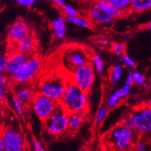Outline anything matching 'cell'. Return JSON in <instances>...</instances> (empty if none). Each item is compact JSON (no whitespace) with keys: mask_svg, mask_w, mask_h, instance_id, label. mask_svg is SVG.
<instances>
[{"mask_svg":"<svg viewBox=\"0 0 151 151\" xmlns=\"http://www.w3.org/2000/svg\"><path fill=\"white\" fill-rule=\"evenodd\" d=\"M60 104L68 113H86L88 109L87 93L70 81Z\"/></svg>","mask_w":151,"mask_h":151,"instance_id":"obj_1","label":"cell"},{"mask_svg":"<svg viewBox=\"0 0 151 151\" xmlns=\"http://www.w3.org/2000/svg\"><path fill=\"white\" fill-rule=\"evenodd\" d=\"M123 13L109 4L106 0H95L89 11L90 21L98 25H107L119 18Z\"/></svg>","mask_w":151,"mask_h":151,"instance_id":"obj_2","label":"cell"},{"mask_svg":"<svg viewBox=\"0 0 151 151\" xmlns=\"http://www.w3.org/2000/svg\"><path fill=\"white\" fill-rule=\"evenodd\" d=\"M42 63L40 57L31 56L28 61L10 77L11 83L15 85H28L33 81L42 70Z\"/></svg>","mask_w":151,"mask_h":151,"instance_id":"obj_3","label":"cell"},{"mask_svg":"<svg viewBox=\"0 0 151 151\" xmlns=\"http://www.w3.org/2000/svg\"><path fill=\"white\" fill-rule=\"evenodd\" d=\"M68 83L69 82H66L63 76H51L40 82L38 86L37 93L42 94L60 103L66 91Z\"/></svg>","mask_w":151,"mask_h":151,"instance_id":"obj_4","label":"cell"},{"mask_svg":"<svg viewBox=\"0 0 151 151\" xmlns=\"http://www.w3.org/2000/svg\"><path fill=\"white\" fill-rule=\"evenodd\" d=\"M68 116L69 113L60 104L56 111L44 121V127L46 132L53 136H60L66 133L70 130Z\"/></svg>","mask_w":151,"mask_h":151,"instance_id":"obj_5","label":"cell"},{"mask_svg":"<svg viewBox=\"0 0 151 151\" xmlns=\"http://www.w3.org/2000/svg\"><path fill=\"white\" fill-rule=\"evenodd\" d=\"M94 81L95 70L90 63L76 68L72 71L70 82L86 93H88L91 90Z\"/></svg>","mask_w":151,"mask_h":151,"instance_id":"obj_6","label":"cell"},{"mask_svg":"<svg viewBox=\"0 0 151 151\" xmlns=\"http://www.w3.org/2000/svg\"><path fill=\"white\" fill-rule=\"evenodd\" d=\"M31 106L35 115L44 122L56 111L60 106V103L36 93Z\"/></svg>","mask_w":151,"mask_h":151,"instance_id":"obj_7","label":"cell"},{"mask_svg":"<svg viewBox=\"0 0 151 151\" xmlns=\"http://www.w3.org/2000/svg\"><path fill=\"white\" fill-rule=\"evenodd\" d=\"M133 119L135 131L150 135L151 134V107L147 104L140 106L133 109L129 114Z\"/></svg>","mask_w":151,"mask_h":151,"instance_id":"obj_8","label":"cell"},{"mask_svg":"<svg viewBox=\"0 0 151 151\" xmlns=\"http://www.w3.org/2000/svg\"><path fill=\"white\" fill-rule=\"evenodd\" d=\"M134 132L123 124H120L110 131L109 138L119 150H127L133 145Z\"/></svg>","mask_w":151,"mask_h":151,"instance_id":"obj_9","label":"cell"},{"mask_svg":"<svg viewBox=\"0 0 151 151\" xmlns=\"http://www.w3.org/2000/svg\"><path fill=\"white\" fill-rule=\"evenodd\" d=\"M2 137L5 142V151H24V137L17 128L12 126H6Z\"/></svg>","mask_w":151,"mask_h":151,"instance_id":"obj_10","label":"cell"},{"mask_svg":"<svg viewBox=\"0 0 151 151\" xmlns=\"http://www.w3.org/2000/svg\"><path fill=\"white\" fill-rule=\"evenodd\" d=\"M63 65L66 68L71 70L90 63V56L82 48H70L65 51L63 55Z\"/></svg>","mask_w":151,"mask_h":151,"instance_id":"obj_11","label":"cell"},{"mask_svg":"<svg viewBox=\"0 0 151 151\" xmlns=\"http://www.w3.org/2000/svg\"><path fill=\"white\" fill-rule=\"evenodd\" d=\"M29 34L30 29L28 24L22 19L16 20L7 29V38L12 45L18 43Z\"/></svg>","mask_w":151,"mask_h":151,"instance_id":"obj_12","label":"cell"},{"mask_svg":"<svg viewBox=\"0 0 151 151\" xmlns=\"http://www.w3.org/2000/svg\"><path fill=\"white\" fill-rule=\"evenodd\" d=\"M29 58V56L21 53L16 50L9 54L6 74L9 76H11L12 74L15 73L20 67H22L24 64L28 61Z\"/></svg>","mask_w":151,"mask_h":151,"instance_id":"obj_13","label":"cell"},{"mask_svg":"<svg viewBox=\"0 0 151 151\" xmlns=\"http://www.w3.org/2000/svg\"><path fill=\"white\" fill-rule=\"evenodd\" d=\"M36 94L28 85H15L13 95L24 106L31 105Z\"/></svg>","mask_w":151,"mask_h":151,"instance_id":"obj_14","label":"cell"},{"mask_svg":"<svg viewBox=\"0 0 151 151\" xmlns=\"http://www.w3.org/2000/svg\"><path fill=\"white\" fill-rule=\"evenodd\" d=\"M36 47V39L30 33L29 35L24 38L23 40L15 45V50L22 54H25L26 56H32V53L35 52Z\"/></svg>","mask_w":151,"mask_h":151,"instance_id":"obj_15","label":"cell"},{"mask_svg":"<svg viewBox=\"0 0 151 151\" xmlns=\"http://www.w3.org/2000/svg\"><path fill=\"white\" fill-rule=\"evenodd\" d=\"M66 19L63 16H58L51 22V27L54 36L58 40H63L66 36Z\"/></svg>","mask_w":151,"mask_h":151,"instance_id":"obj_16","label":"cell"},{"mask_svg":"<svg viewBox=\"0 0 151 151\" xmlns=\"http://www.w3.org/2000/svg\"><path fill=\"white\" fill-rule=\"evenodd\" d=\"M86 120V113H69L68 121L69 129L71 131H76L82 127Z\"/></svg>","mask_w":151,"mask_h":151,"instance_id":"obj_17","label":"cell"},{"mask_svg":"<svg viewBox=\"0 0 151 151\" xmlns=\"http://www.w3.org/2000/svg\"><path fill=\"white\" fill-rule=\"evenodd\" d=\"M11 80L7 74L0 75V105L5 103L8 98Z\"/></svg>","mask_w":151,"mask_h":151,"instance_id":"obj_18","label":"cell"},{"mask_svg":"<svg viewBox=\"0 0 151 151\" xmlns=\"http://www.w3.org/2000/svg\"><path fill=\"white\" fill-rule=\"evenodd\" d=\"M123 65L122 63L116 64L109 71V80L113 86H116L121 80L123 75Z\"/></svg>","mask_w":151,"mask_h":151,"instance_id":"obj_19","label":"cell"},{"mask_svg":"<svg viewBox=\"0 0 151 151\" xmlns=\"http://www.w3.org/2000/svg\"><path fill=\"white\" fill-rule=\"evenodd\" d=\"M151 9V0H131L130 10L133 12H145Z\"/></svg>","mask_w":151,"mask_h":151,"instance_id":"obj_20","label":"cell"},{"mask_svg":"<svg viewBox=\"0 0 151 151\" xmlns=\"http://www.w3.org/2000/svg\"><path fill=\"white\" fill-rule=\"evenodd\" d=\"M7 99H8L9 103L11 107L13 109V110H14L19 116L24 117L25 113H26V112H25V106H24L21 102L19 101L18 99L15 97L13 94H12V95H9Z\"/></svg>","mask_w":151,"mask_h":151,"instance_id":"obj_21","label":"cell"},{"mask_svg":"<svg viewBox=\"0 0 151 151\" xmlns=\"http://www.w3.org/2000/svg\"><path fill=\"white\" fill-rule=\"evenodd\" d=\"M109 4L121 12L123 15L130 11L131 0H106Z\"/></svg>","mask_w":151,"mask_h":151,"instance_id":"obj_22","label":"cell"},{"mask_svg":"<svg viewBox=\"0 0 151 151\" xmlns=\"http://www.w3.org/2000/svg\"><path fill=\"white\" fill-rule=\"evenodd\" d=\"M90 63L93 67L94 70H96V73L99 74H103L104 73V62L103 58L100 55L97 53L93 54L90 56Z\"/></svg>","mask_w":151,"mask_h":151,"instance_id":"obj_23","label":"cell"},{"mask_svg":"<svg viewBox=\"0 0 151 151\" xmlns=\"http://www.w3.org/2000/svg\"><path fill=\"white\" fill-rule=\"evenodd\" d=\"M66 19V21L71 24H73L76 26H80L82 28L89 29L91 26V22L90 19L88 20L86 19L81 17V16H75V17H68Z\"/></svg>","mask_w":151,"mask_h":151,"instance_id":"obj_24","label":"cell"},{"mask_svg":"<svg viewBox=\"0 0 151 151\" xmlns=\"http://www.w3.org/2000/svg\"><path fill=\"white\" fill-rule=\"evenodd\" d=\"M121 96L119 95V90H115L113 91L110 95L109 96L107 100H106V106L109 109L114 108L118 105L121 101Z\"/></svg>","mask_w":151,"mask_h":151,"instance_id":"obj_25","label":"cell"},{"mask_svg":"<svg viewBox=\"0 0 151 151\" xmlns=\"http://www.w3.org/2000/svg\"><path fill=\"white\" fill-rule=\"evenodd\" d=\"M109 108L106 105H103L98 109L96 116V123L99 125L105 120L106 117L109 113Z\"/></svg>","mask_w":151,"mask_h":151,"instance_id":"obj_26","label":"cell"},{"mask_svg":"<svg viewBox=\"0 0 151 151\" xmlns=\"http://www.w3.org/2000/svg\"><path fill=\"white\" fill-rule=\"evenodd\" d=\"M110 50L116 56H122L125 54L126 45L123 42H114L110 46Z\"/></svg>","mask_w":151,"mask_h":151,"instance_id":"obj_27","label":"cell"},{"mask_svg":"<svg viewBox=\"0 0 151 151\" xmlns=\"http://www.w3.org/2000/svg\"><path fill=\"white\" fill-rule=\"evenodd\" d=\"M120 62L123 66L130 68V69H134L137 66L136 62L127 54H124L122 56H120Z\"/></svg>","mask_w":151,"mask_h":151,"instance_id":"obj_28","label":"cell"},{"mask_svg":"<svg viewBox=\"0 0 151 151\" xmlns=\"http://www.w3.org/2000/svg\"><path fill=\"white\" fill-rule=\"evenodd\" d=\"M62 11L63 12V14L66 15V18L68 17H75L78 16L77 10L74 7L69 5H65L62 7Z\"/></svg>","mask_w":151,"mask_h":151,"instance_id":"obj_29","label":"cell"},{"mask_svg":"<svg viewBox=\"0 0 151 151\" xmlns=\"http://www.w3.org/2000/svg\"><path fill=\"white\" fill-rule=\"evenodd\" d=\"M8 56L6 54L0 53V75L6 74Z\"/></svg>","mask_w":151,"mask_h":151,"instance_id":"obj_30","label":"cell"},{"mask_svg":"<svg viewBox=\"0 0 151 151\" xmlns=\"http://www.w3.org/2000/svg\"><path fill=\"white\" fill-rule=\"evenodd\" d=\"M134 84L137 86H143L145 84V77L139 71L133 72Z\"/></svg>","mask_w":151,"mask_h":151,"instance_id":"obj_31","label":"cell"},{"mask_svg":"<svg viewBox=\"0 0 151 151\" xmlns=\"http://www.w3.org/2000/svg\"><path fill=\"white\" fill-rule=\"evenodd\" d=\"M118 90H119V95H120L122 99H124V98L127 97L129 95V93H130V92H131V86L124 84Z\"/></svg>","mask_w":151,"mask_h":151,"instance_id":"obj_32","label":"cell"},{"mask_svg":"<svg viewBox=\"0 0 151 151\" xmlns=\"http://www.w3.org/2000/svg\"><path fill=\"white\" fill-rule=\"evenodd\" d=\"M122 124H123L126 127L129 128V129H130L133 131H135V126H134L133 119H132V118L130 117L129 115L127 116H126L125 119H123Z\"/></svg>","mask_w":151,"mask_h":151,"instance_id":"obj_33","label":"cell"},{"mask_svg":"<svg viewBox=\"0 0 151 151\" xmlns=\"http://www.w3.org/2000/svg\"><path fill=\"white\" fill-rule=\"evenodd\" d=\"M19 6L24 7H31L36 3V0H16Z\"/></svg>","mask_w":151,"mask_h":151,"instance_id":"obj_34","label":"cell"},{"mask_svg":"<svg viewBox=\"0 0 151 151\" xmlns=\"http://www.w3.org/2000/svg\"><path fill=\"white\" fill-rule=\"evenodd\" d=\"M134 149L136 151H148V147L145 143L142 141L137 142L134 145Z\"/></svg>","mask_w":151,"mask_h":151,"instance_id":"obj_35","label":"cell"},{"mask_svg":"<svg viewBox=\"0 0 151 151\" xmlns=\"http://www.w3.org/2000/svg\"><path fill=\"white\" fill-rule=\"evenodd\" d=\"M133 83H134V79H133V72H129L127 75V77H126L125 84L131 86Z\"/></svg>","mask_w":151,"mask_h":151,"instance_id":"obj_36","label":"cell"},{"mask_svg":"<svg viewBox=\"0 0 151 151\" xmlns=\"http://www.w3.org/2000/svg\"><path fill=\"white\" fill-rule=\"evenodd\" d=\"M33 147L35 151H46V149L43 147V146L41 144V143L36 140V139H35L33 141Z\"/></svg>","mask_w":151,"mask_h":151,"instance_id":"obj_37","label":"cell"},{"mask_svg":"<svg viewBox=\"0 0 151 151\" xmlns=\"http://www.w3.org/2000/svg\"><path fill=\"white\" fill-rule=\"evenodd\" d=\"M96 43H97L99 46H106L109 45V41H108L106 39H104V38H100V39H98V40H96Z\"/></svg>","mask_w":151,"mask_h":151,"instance_id":"obj_38","label":"cell"},{"mask_svg":"<svg viewBox=\"0 0 151 151\" xmlns=\"http://www.w3.org/2000/svg\"><path fill=\"white\" fill-rule=\"evenodd\" d=\"M52 2L58 6H60V7H63V6H65V2L64 0H52Z\"/></svg>","mask_w":151,"mask_h":151,"instance_id":"obj_39","label":"cell"},{"mask_svg":"<svg viewBox=\"0 0 151 151\" xmlns=\"http://www.w3.org/2000/svg\"><path fill=\"white\" fill-rule=\"evenodd\" d=\"M0 151H5V142L2 135L0 136Z\"/></svg>","mask_w":151,"mask_h":151,"instance_id":"obj_40","label":"cell"},{"mask_svg":"<svg viewBox=\"0 0 151 151\" xmlns=\"http://www.w3.org/2000/svg\"><path fill=\"white\" fill-rule=\"evenodd\" d=\"M3 129H4V126H3V124H2V120L0 119V136L2 135V131H3Z\"/></svg>","mask_w":151,"mask_h":151,"instance_id":"obj_41","label":"cell"},{"mask_svg":"<svg viewBox=\"0 0 151 151\" xmlns=\"http://www.w3.org/2000/svg\"><path fill=\"white\" fill-rule=\"evenodd\" d=\"M147 105H148V106H150V107H151V99H150L149 101L147 102Z\"/></svg>","mask_w":151,"mask_h":151,"instance_id":"obj_42","label":"cell"},{"mask_svg":"<svg viewBox=\"0 0 151 151\" xmlns=\"http://www.w3.org/2000/svg\"><path fill=\"white\" fill-rule=\"evenodd\" d=\"M147 28L149 29H151V22L150 23H149V25L147 26Z\"/></svg>","mask_w":151,"mask_h":151,"instance_id":"obj_43","label":"cell"}]
</instances>
